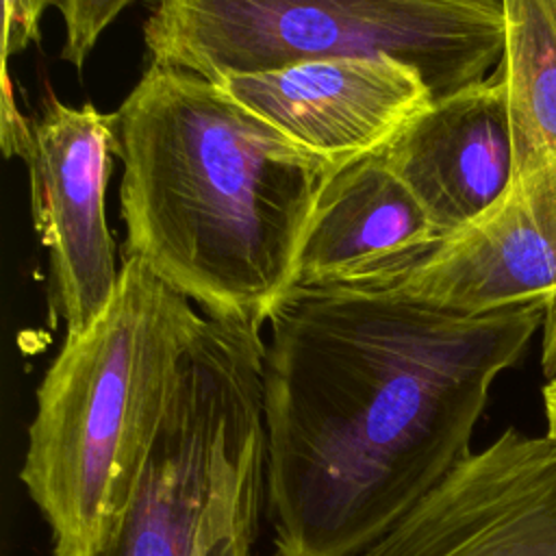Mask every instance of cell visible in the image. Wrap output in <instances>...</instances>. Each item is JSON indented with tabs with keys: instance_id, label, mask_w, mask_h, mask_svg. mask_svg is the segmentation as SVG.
I'll use <instances>...</instances> for the list:
<instances>
[{
	"instance_id": "obj_12",
	"label": "cell",
	"mask_w": 556,
	"mask_h": 556,
	"mask_svg": "<svg viewBox=\"0 0 556 556\" xmlns=\"http://www.w3.org/2000/svg\"><path fill=\"white\" fill-rule=\"evenodd\" d=\"M515 176L556 152V0H502Z\"/></svg>"
},
{
	"instance_id": "obj_9",
	"label": "cell",
	"mask_w": 556,
	"mask_h": 556,
	"mask_svg": "<svg viewBox=\"0 0 556 556\" xmlns=\"http://www.w3.org/2000/svg\"><path fill=\"white\" fill-rule=\"evenodd\" d=\"M217 85L339 169L382 150L434 100L419 70L393 56L313 61Z\"/></svg>"
},
{
	"instance_id": "obj_3",
	"label": "cell",
	"mask_w": 556,
	"mask_h": 556,
	"mask_svg": "<svg viewBox=\"0 0 556 556\" xmlns=\"http://www.w3.org/2000/svg\"><path fill=\"white\" fill-rule=\"evenodd\" d=\"M202 319L191 300L126 256L106 308L63 341L37 387L20 469L52 556H96L109 541Z\"/></svg>"
},
{
	"instance_id": "obj_8",
	"label": "cell",
	"mask_w": 556,
	"mask_h": 556,
	"mask_svg": "<svg viewBox=\"0 0 556 556\" xmlns=\"http://www.w3.org/2000/svg\"><path fill=\"white\" fill-rule=\"evenodd\" d=\"M352 556H556V439L506 428Z\"/></svg>"
},
{
	"instance_id": "obj_5",
	"label": "cell",
	"mask_w": 556,
	"mask_h": 556,
	"mask_svg": "<svg viewBox=\"0 0 556 556\" xmlns=\"http://www.w3.org/2000/svg\"><path fill=\"white\" fill-rule=\"evenodd\" d=\"M143 43L154 65L213 83L300 63L393 56L434 100L476 85L504 56L502 0H159Z\"/></svg>"
},
{
	"instance_id": "obj_2",
	"label": "cell",
	"mask_w": 556,
	"mask_h": 556,
	"mask_svg": "<svg viewBox=\"0 0 556 556\" xmlns=\"http://www.w3.org/2000/svg\"><path fill=\"white\" fill-rule=\"evenodd\" d=\"M124 258L206 317L263 328L291 291L315 206L339 167L222 85L150 63L115 113Z\"/></svg>"
},
{
	"instance_id": "obj_4",
	"label": "cell",
	"mask_w": 556,
	"mask_h": 556,
	"mask_svg": "<svg viewBox=\"0 0 556 556\" xmlns=\"http://www.w3.org/2000/svg\"><path fill=\"white\" fill-rule=\"evenodd\" d=\"M261 328L202 319L135 491L96 556H254L265 510Z\"/></svg>"
},
{
	"instance_id": "obj_15",
	"label": "cell",
	"mask_w": 556,
	"mask_h": 556,
	"mask_svg": "<svg viewBox=\"0 0 556 556\" xmlns=\"http://www.w3.org/2000/svg\"><path fill=\"white\" fill-rule=\"evenodd\" d=\"M33 128L30 119H26L17 111V102L13 100L11 80L7 67H2V104H0V148L4 156H20L24 159L30 146Z\"/></svg>"
},
{
	"instance_id": "obj_6",
	"label": "cell",
	"mask_w": 556,
	"mask_h": 556,
	"mask_svg": "<svg viewBox=\"0 0 556 556\" xmlns=\"http://www.w3.org/2000/svg\"><path fill=\"white\" fill-rule=\"evenodd\" d=\"M30 128L24 163L33 226L48 250V304L72 339L106 308L122 271L104 208L117 148L115 113L50 98Z\"/></svg>"
},
{
	"instance_id": "obj_13",
	"label": "cell",
	"mask_w": 556,
	"mask_h": 556,
	"mask_svg": "<svg viewBox=\"0 0 556 556\" xmlns=\"http://www.w3.org/2000/svg\"><path fill=\"white\" fill-rule=\"evenodd\" d=\"M130 2L132 0H56L54 7L65 26L61 59L83 70L98 37Z\"/></svg>"
},
{
	"instance_id": "obj_1",
	"label": "cell",
	"mask_w": 556,
	"mask_h": 556,
	"mask_svg": "<svg viewBox=\"0 0 556 556\" xmlns=\"http://www.w3.org/2000/svg\"><path fill=\"white\" fill-rule=\"evenodd\" d=\"M541 308L460 315L391 289L293 287L267 319L271 556H352L471 454Z\"/></svg>"
},
{
	"instance_id": "obj_14",
	"label": "cell",
	"mask_w": 556,
	"mask_h": 556,
	"mask_svg": "<svg viewBox=\"0 0 556 556\" xmlns=\"http://www.w3.org/2000/svg\"><path fill=\"white\" fill-rule=\"evenodd\" d=\"M50 4H56V0H2V67H7L11 54L39 39V20Z\"/></svg>"
},
{
	"instance_id": "obj_11",
	"label": "cell",
	"mask_w": 556,
	"mask_h": 556,
	"mask_svg": "<svg viewBox=\"0 0 556 556\" xmlns=\"http://www.w3.org/2000/svg\"><path fill=\"white\" fill-rule=\"evenodd\" d=\"M437 241L439 232L421 204L374 152L328 180L298 256L293 287H369L406 269Z\"/></svg>"
},
{
	"instance_id": "obj_10",
	"label": "cell",
	"mask_w": 556,
	"mask_h": 556,
	"mask_svg": "<svg viewBox=\"0 0 556 556\" xmlns=\"http://www.w3.org/2000/svg\"><path fill=\"white\" fill-rule=\"evenodd\" d=\"M378 154L421 204L439 239L465 228L515 180L502 72L432 100Z\"/></svg>"
},
{
	"instance_id": "obj_7",
	"label": "cell",
	"mask_w": 556,
	"mask_h": 556,
	"mask_svg": "<svg viewBox=\"0 0 556 556\" xmlns=\"http://www.w3.org/2000/svg\"><path fill=\"white\" fill-rule=\"evenodd\" d=\"M376 289L460 315L541 308V365L545 378L556 376V152Z\"/></svg>"
},
{
	"instance_id": "obj_16",
	"label": "cell",
	"mask_w": 556,
	"mask_h": 556,
	"mask_svg": "<svg viewBox=\"0 0 556 556\" xmlns=\"http://www.w3.org/2000/svg\"><path fill=\"white\" fill-rule=\"evenodd\" d=\"M543 410H545V421H547V437L556 439V376L547 378L543 387Z\"/></svg>"
}]
</instances>
